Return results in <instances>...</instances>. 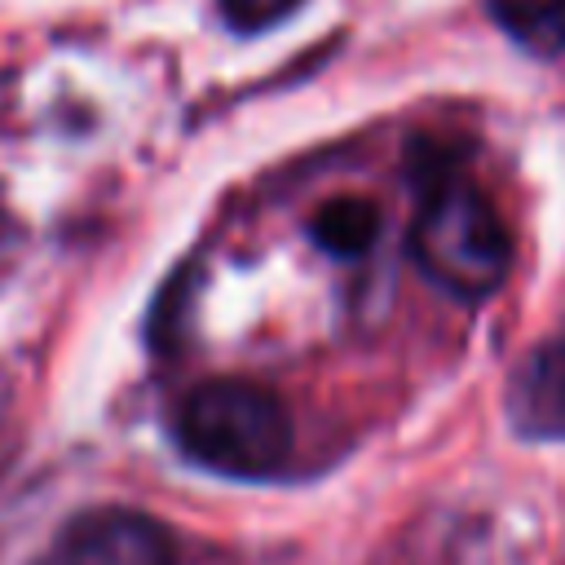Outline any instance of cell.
Segmentation results:
<instances>
[{
  "instance_id": "cell-1",
  "label": "cell",
  "mask_w": 565,
  "mask_h": 565,
  "mask_svg": "<svg viewBox=\"0 0 565 565\" xmlns=\"http://www.w3.org/2000/svg\"><path fill=\"white\" fill-rule=\"evenodd\" d=\"M181 450L225 477H269L291 455L282 402L247 380H207L177 406Z\"/></svg>"
},
{
  "instance_id": "cell-2",
  "label": "cell",
  "mask_w": 565,
  "mask_h": 565,
  "mask_svg": "<svg viewBox=\"0 0 565 565\" xmlns=\"http://www.w3.org/2000/svg\"><path fill=\"white\" fill-rule=\"evenodd\" d=\"M411 252L419 269L455 296H490L508 265L512 238L494 203L468 181H437L411 225Z\"/></svg>"
},
{
  "instance_id": "cell-3",
  "label": "cell",
  "mask_w": 565,
  "mask_h": 565,
  "mask_svg": "<svg viewBox=\"0 0 565 565\" xmlns=\"http://www.w3.org/2000/svg\"><path fill=\"white\" fill-rule=\"evenodd\" d=\"M57 565H177L163 521L132 508L79 512L57 539Z\"/></svg>"
},
{
  "instance_id": "cell-4",
  "label": "cell",
  "mask_w": 565,
  "mask_h": 565,
  "mask_svg": "<svg viewBox=\"0 0 565 565\" xmlns=\"http://www.w3.org/2000/svg\"><path fill=\"white\" fill-rule=\"evenodd\" d=\"M313 243L327 252V256H340V260H353V256H366L371 243L380 238V207L371 199H358V194H340V199H327L318 212H313Z\"/></svg>"
},
{
  "instance_id": "cell-5",
  "label": "cell",
  "mask_w": 565,
  "mask_h": 565,
  "mask_svg": "<svg viewBox=\"0 0 565 565\" xmlns=\"http://www.w3.org/2000/svg\"><path fill=\"white\" fill-rule=\"evenodd\" d=\"M490 18L530 53L565 49V0H490Z\"/></svg>"
},
{
  "instance_id": "cell-6",
  "label": "cell",
  "mask_w": 565,
  "mask_h": 565,
  "mask_svg": "<svg viewBox=\"0 0 565 565\" xmlns=\"http://www.w3.org/2000/svg\"><path fill=\"white\" fill-rule=\"evenodd\" d=\"M305 0H221V18L234 26V31H269L278 26L287 13H296Z\"/></svg>"
}]
</instances>
